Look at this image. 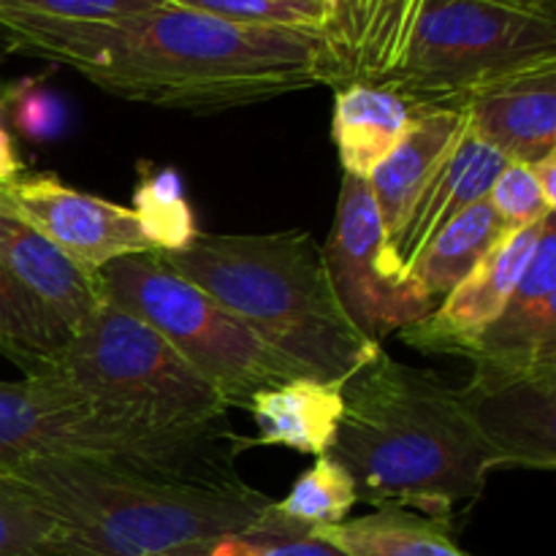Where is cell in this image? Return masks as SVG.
<instances>
[{
  "label": "cell",
  "mask_w": 556,
  "mask_h": 556,
  "mask_svg": "<svg viewBox=\"0 0 556 556\" xmlns=\"http://www.w3.org/2000/svg\"><path fill=\"white\" fill-rule=\"evenodd\" d=\"M269 510V508H266ZM172 556H348L331 543L320 541L318 535H293L282 530L269 514L258 519V525L250 530L237 532V535L217 538V541L204 543V546L185 548Z\"/></svg>",
  "instance_id": "cell-27"
},
{
  "label": "cell",
  "mask_w": 556,
  "mask_h": 556,
  "mask_svg": "<svg viewBox=\"0 0 556 556\" xmlns=\"http://www.w3.org/2000/svg\"><path fill=\"white\" fill-rule=\"evenodd\" d=\"M427 109L386 81L353 79L337 87L331 139L342 172L367 179Z\"/></svg>",
  "instance_id": "cell-18"
},
{
  "label": "cell",
  "mask_w": 556,
  "mask_h": 556,
  "mask_svg": "<svg viewBox=\"0 0 556 556\" xmlns=\"http://www.w3.org/2000/svg\"><path fill=\"white\" fill-rule=\"evenodd\" d=\"M22 172H25V168H22L20 155H16L14 150V141H11L9 130L0 123V188H3V185H11L14 179H20Z\"/></svg>",
  "instance_id": "cell-32"
},
{
  "label": "cell",
  "mask_w": 556,
  "mask_h": 556,
  "mask_svg": "<svg viewBox=\"0 0 556 556\" xmlns=\"http://www.w3.org/2000/svg\"><path fill=\"white\" fill-rule=\"evenodd\" d=\"M54 375L109 416L155 432H215L231 410L150 324L109 299L71 331Z\"/></svg>",
  "instance_id": "cell-6"
},
{
  "label": "cell",
  "mask_w": 556,
  "mask_h": 556,
  "mask_svg": "<svg viewBox=\"0 0 556 556\" xmlns=\"http://www.w3.org/2000/svg\"><path fill=\"white\" fill-rule=\"evenodd\" d=\"M130 212L157 253L185 250L201 233L182 193V182L172 168L141 174Z\"/></svg>",
  "instance_id": "cell-25"
},
{
  "label": "cell",
  "mask_w": 556,
  "mask_h": 556,
  "mask_svg": "<svg viewBox=\"0 0 556 556\" xmlns=\"http://www.w3.org/2000/svg\"><path fill=\"white\" fill-rule=\"evenodd\" d=\"M358 503L353 478L329 454L318 456L307 472L299 476L291 492L269 505V519L293 535H313L324 527L340 525Z\"/></svg>",
  "instance_id": "cell-23"
},
{
  "label": "cell",
  "mask_w": 556,
  "mask_h": 556,
  "mask_svg": "<svg viewBox=\"0 0 556 556\" xmlns=\"http://www.w3.org/2000/svg\"><path fill=\"white\" fill-rule=\"evenodd\" d=\"M166 3L233 25L293 27V30L318 33H324L326 27L324 0H166Z\"/></svg>",
  "instance_id": "cell-26"
},
{
  "label": "cell",
  "mask_w": 556,
  "mask_h": 556,
  "mask_svg": "<svg viewBox=\"0 0 556 556\" xmlns=\"http://www.w3.org/2000/svg\"><path fill=\"white\" fill-rule=\"evenodd\" d=\"M467 125L508 163L556 152V60L478 87L462 101Z\"/></svg>",
  "instance_id": "cell-13"
},
{
  "label": "cell",
  "mask_w": 556,
  "mask_h": 556,
  "mask_svg": "<svg viewBox=\"0 0 556 556\" xmlns=\"http://www.w3.org/2000/svg\"><path fill=\"white\" fill-rule=\"evenodd\" d=\"M532 172V177H535L538 188H541L543 199H546V204L556 210V152L552 155L541 157V161L535 163H527Z\"/></svg>",
  "instance_id": "cell-31"
},
{
  "label": "cell",
  "mask_w": 556,
  "mask_h": 556,
  "mask_svg": "<svg viewBox=\"0 0 556 556\" xmlns=\"http://www.w3.org/2000/svg\"><path fill=\"white\" fill-rule=\"evenodd\" d=\"M454 394L505 467L554 470L556 367L476 364Z\"/></svg>",
  "instance_id": "cell-11"
},
{
  "label": "cell",
  "mask_w": 556,
  "mask_h": 556,
  "mask_svg": "<svg viewBox=\"0 0 556 556\" xmlns=\"http://www.w3.org/2000/svg\"><path fill=\"white\" fill-rule=\"evenodd\" d=\"M486 201L508 231H519L532 223H541L543 217L556 212L546 204L527 163H508L494 179Z\"/></svg>",
  "instance_id": "cell-29"
},
{
  "label": "cell",
  "mask_w": 556,
  "mask_h": 556,
  "mask_svg": "<svg viewBox=\"0 0 556 556\" xmlns=\"http://www.w3.org/2000/svg\"><path fill=\"white\" fill-rule=\"evenodd\" d=\"M546 217L541 223L519 228V231L505 233L467 271L465 280L440 299L432 313L400 331L402 340L424 353L462 356L465 348L472 342V337L481 334L497 318L514 288L519 286L521 275H525L538 244H541Z\"/></svg>",
  "instance_id": "cell-12"
},
{
  "label": "cell",
  "mask_w": 556,
  "mask_h": 556,
  "mask_svg": "<svg viewBox=\"0 0 556 556\" xmlns=\"http://www.w3.org/2000/svg\"><path fill=\"white\" fill-rule=\"evenodd\" d=\"M345 400L340 383L293 378L253 396L248 413L255 418V445H286L299 454L324 456L334 443Z\"/></svg>",
  "instance_id": "cell-19"
},
{
  "label": "cell",
  "mask_w": 556,
  "mask_h": 556,
  "mask_svg": "<svg viewBox=\"0 0 556 556\" xmlns=\"http://www.w3.org/2000/svg\"><path fill=\"white\" fill-rule=\"evenodd\" d=\"M514 3H521V5H530V9L552 11V14H556V0H514Z\"/></svg>",
  "instance_id": "cell-33"
},
{
  "label": "cell",
  "mask_w": 556,
  "mask_h": 556,
  "mask_svg": "<svg viewBox=\"0 0 556 556\" xmlns=\"http://www.w3.org/2000/svg\"><path fill=\"white\" fill-rule=\"evenodd\" d=\"M424 0H353V79L380 81L400 65Z\"/></svg>",
  "instance_id": "cell-24"
},
{
  "label": "cell",
  "mask_w": 556,
  "mask_h": 556,
  "mask_svg": "<svg viewBox=\"0 0 556 556\" xmlns=\"http://www.w3.org/2000/svg\"><path fill=\"white\" fill-rule=\"evenodd\" d=\"M157 255L313 378L342 386L383 351L337 302L324 248L307 231L199 233Z\"/></svg>",
  "instance_id": "cell-4"
},
{
  "label": "cell",
  "mask_w": 556,
  "mask_h": 556,
  "mask_svg": "<svg viewBox=\"0 0 556 556\" xmlns=\"http://www.w3.org/2000/svg\"><path fill=\"white\" fill-rule=\"evenodd\" d=\"M54 521L43 556H172L258 525L271 505L242 478L190 481L96 459L0 470Z\"/></svg>",
  "instance_id": "cell-3"
},
{
  "label": "cell",
  "mask_w": 556,
  "mask_h": 556,
  "mask_svg": "<svg viewBox=\"0 0 556 556\" xmlns=\"http://www.w3.org/2000/svg\"><path fill=\"white\" fill-rule=\"evenodd\" d=\"M556 60V14L514 0H424L386 85L424 106H454L478 87Z\"/></svg>",
  "instance_id": "cell-8"
},
{
  "label": "cell",
  "mask_w": 556,
  "mask_h": 556,
  "mask_svg": "<svg viewBox=\"0 0 556 556\" xmlns=\"http://www.w3.org/2000/svg\"><path fill=\"white\" fill-rule=\"evenodd\" d=\"M103 299L150 324L228 407L248 410L255 394L293 378H313L266 345L237 315L172 269L157 253L125 255L98 271Z\"/></svg>",
  "instance_id": "cell-7"
},
{
  "label": "cell",
  "mask_w": 556,
  "mask_h": 556,
  "mask_svg": "<svg viewBox=\"0 0 556 556\" xmlns=\"http://www.w3.org/2000/svg\"><path fill=\"white\" fill-rule=\"evenodd\" d=\"M52 535L47 510L0 472V556H43Z\"/></svg>",
  "instance_id": "cell-28"
},
{
  "label": "cell",
  "mask_w": 556,
  "mask_h": 556,
  "mask_svg": "<svg viewBox=\"0 0 556 556\" xmlns=\"http://www.w3.org/2000/svg\"><path fill=\"white\" fill-rule=\"evenodd\" d=\"M342 400L329 456L353 478L358 503L451 521L505 467L454 389L386 351L342 383Z\"/></svg>",
  "instance_id": "cell-2"
},
{
  "label": "cell",
  "mask_w": 556,
  "mask_h": 556,
  "mask_svg": "<svg viewBox=\"0 0 556 556\" xmlns=\"http://www.w3.org/2000/svg\"><path fill=\"white\" fill-rule=\"evenodd\" d=\"M505 233L510 231L494 215L489 201H478L429 239L427 248L407 269V280L438 307L440 299L454 291Z\"/></svg>",
  "instance_id": "cell-21"
},
{
  "label": "cell",
  "mask_w": 556,
  "mask_h": 556,
  "mask_svg": "<svg viewBox=\"0 0 556 556\" xmlns=\"http://www.w3.org/2000/svg\"><path fill=\"white\" fill-rule=\"evenodd\" d=\"M462 356L494 367H556V212L505 307Z\"/></svg>",
  "instance_id": "cell-14"
},
{
  "label": "cell",
  "mask_w": 556,
  "mask_h": 556,
  "mask_svg": "<svg viewBox=\"0 0 556 556\" xmlns=\"http://www.w3.org/2000/svg\"><path fill=\"white\" fill-rule=\"evenodd\" d=\"M217 432L168 434L114 418L58 375L0 380V470L27 459H96L166 478L231 481Z\"/></svg>",
  "instance_id": "cell-5"
},
{
  "label": "cell",
  "mask_w": 556,
  "mask_h": 556,
  "mask_svg": "<svg viewBox=\"0 0 556 556\" xmlns=\"http://www.w3.org/2000/svg\"><path fill=\"white\" fill-rule=\"evenodd\" d=\"M467 117L454 106H429L418 114L400 144L367 177L386 231V244L400 233L418 195L465 130Z\"/></svg>",
  "instance_id": "cell-17"
},
{
  "label": "cell",
  "mask_w": 556,
  "mask_h": 556,
  "mask_svg": "<svg viewBox=\"0 0 556 556\" xmlns=\"http://www.w3.org/2000/svg\"><path fill=\"white\" fill-rule=\"evenodd\" d=\"M324 261L337 302L367 340L380 342L434 309V304L391 266L383 223L367 179L342 174Z\"/></svg>",
  "instance_id": "cell-9"
},
{
  "label": "cell",
  "mask_w": 556,
  "mask_h": 556,
  "mask_svg": "<svg viewBox=\"0 0 556 556\" xmlns=\"http://www.w3.org/2000/svg\"><path fill=\"white\" fill-rule=\"evenodd\" d=\"M0 266L16 277L68 334L103 302L101 277L81 269L58 244L5 206H0Z\"/></svg>",
  "instance_id": "cell-16"
},
{
  "label": "cell",
  "mask_w": 556,
  "mask_h": 556,
  "mask_svg": "<svg viewBox=\"0 0 556 556\" xmlns=\"http://www.w3.org/2000/svg\"><path fill=\"white\" fill-rule=\"evenodd\" d=\"M0 206L30 223L92 275L125 255L155 253L128 206L81 193L52 174L20 177L3 185Z\"/></svg>",
  "instance_id": "cell-10"
},
{
  "label": "cell",
  "mask_w": 556,
  "mask_h": 556,
  "mask_svg": "<svg viewBox=\"0 0 556 556\" xmlns=\"http://www.w3.org/2000/svg\"><path fill=\"white\" fill-rule=\"evenodd\" d=\"M313 535L348 556H472L456 546L448 521L400 505H383L375 514L324 527Z\"/></svg>",
  "instance_id": "cell-20"
},
{
  "label": "cell",
  "mask_w": 556,
  "mask_h": 556,
  "mask_svg": "<svg viewBox=\"0 0 556 556\" xmlns=\"http://www.w3.org/2000/svg\"><path fill=\"white\" fill-rule=\"evenodd\" d=\"M166 0H0V9L49 16V20L103 22L141 14V11L157 9Z\"/></svg>",
  "instance_id": "cell-30"
},
{
  "label": "cell",
  "mask_w": 556,
  "mask_h": 556,
  "mask_svg": "<svg viewBox=\"0 0 556 556\" xmlns=\"http://www.w3.org/2000/svg\"><path fill=\"white\" fill-rule=\"evenodd\" d=\"M505 166H508V161L492 144L478 139L470 125H465L456 144L451 147L445 161L440 163L434 177L429 179L424 193L418 195L405 226L386 244L391 266L402 277H407V269L421 255L429 239L443 231L456 215L486 199L494 179L500 177Z\"/></svg>",
  "instance_id": "cell-15"
},
{
  "label": "cell",
  "mask_w": 556,
  "mask_h": 556,
  "mask_svg": "<svg viewBox=\"0 0 556 556\" xmlns=\"http://www.w3.org/2000/svg\"><path fill=\"white\" fill-rule=\"evenodd\" d=\"M68 337L63 324L0 266V353L25 378H49L58 372Z\"/></svg>",
  "instance_id": "cell-22"
},
{
  "label": "cell",
  "mask_w": 556,
  "mask_h": 556,
  "mask_svg": "<svg viewBox=\"0 0 556 556\" xmlns=\"http://www.w3.org/2000/svg\"><path fill=\"white\" fill-rule=\"evenodd\" d=\"M0 47L71 68L123 101L201 114L348 81L324 33L233 25L168 3L103 22L0 9Z\"/></svg>",
  "instance_id": "cell-1"
}]
</instances>
